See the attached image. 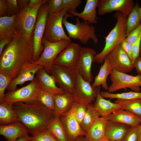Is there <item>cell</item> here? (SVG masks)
<instances>
[{"mask_svg":"<svg viewBox=\"0 0 141 141\" xmlns=\"http://www.w3.org/2000/svg\"><path fill=\"white\" fill-rule=\"evenodd\" d=\"M33 35L29 38L17 34L13 37L0 55V73L13 80L24 64L33 62Z\"/></svg>","mask_w":141,"mask_h":141,"instance_id":"6da1fadb","label":"cell"},{"mask_svg":"<svg viewBox=\"0 0 141 141\" xmlns=\"http://www.w3.org/2000/svg\"><path fill=\"white\" fill-rule=\"evenodd\" d=\"M13 106L19 121L32 135L48 128L55 117L54 111L37 99L25 103L17 102Z\"/></svg>","mask_w":141,"mask_h":141,"instance_id":"7a4b0ae2","label":"cell"},{"mask_svg":"<svg viewBox=\"0 0 141 141\" xmlns=\"http://www.w3.org/2000/svg\"><path fill=\"white\" fill-rule=\"evenodd\" d=\"M113 16L117 19L116 24L105 37V45L103 50L97 54L94 58V62L102 63L109 53L126 38V25L127 17L124 16L121 13L117 11Z\"/></svg>","mask_w":141,"mask_h":141,"instance_id":"3957f363","label":"cell"},{"mask_svg":"<svg viewBox=\"0 0 141 141\" xmlns=\"http://www.w3.org/2000/svg\"><path fill=\"white\" fill-rule=\"evenodd\" d=\"M68 17H73L71 14H67L63 17L62 24L65 26L69 37L74 39H78L84 44H86L90 39H91L94 44L98 42V39L95 34V27L90 24L88 21L80 22L79 18L76 17V23L74 25L68 22Z\"/></svg>","mask_w":141,"mask_h":141,"instance_id":"277c9868","label":"cell"},{"mask_svg":"<svg viewBox=\"0 0 141 141\" xmlns=\"http://www.w3.org/2000/svg\"><path fill=\"white\" fill-rule=\"evenodd\" d=\"M47 0L32 8L28 5L20 10L16 15L15 25L17 34L30 38L34 35V31L38 11Z\"/></svg>","mask_w":141,"mask_h":141,"instance_id":"5b68a950","label":"cell"},{"mask_svg":"<svg viewBox=\"0 0 141 141\" xmlns=\"http://www.w3.org/2000/svg\"><path fill=\"white\" fill-rule=\"evenodd\" d=\"M68 10L63 8L59 12L48 14L43 38L52 42L63 39L71 40L66 34L62 25L63 19L68 14Z\"/></svg>","mask_w":141,"mask_h":141,"instance_id":"8992f818","label":"cell"},{"mask_svg":"<svg viewBox=\"0 0 141 141\" xmlns=\"http://www.w3.org/2000/svg\"><path fill=\"white\" fill-rule=\"evenodd\" d=\"M71 40L62 39L56 42H52L43 38L42 43L44 46L43 50L38 60L32 63L43 66L49 74L54 61L59 54L72 43Z\"/></svg>","mask_w":141,"mask_h":141,"instance_id":"52a82bcc","label":"cell"},{"mask_svg":"<svg viewBox=\"0 0 141 141\" xmlns=\"http://www.w3.org/2000/svg\"><path fill=\"white\" fill-rule=\"evenodd\" d=\"M48 14L47 1L39 8L37 15L34 31L33 62L38 60L44 48L42 43L46 21Z\"/></svg>","mask_w":141,"mask_h":141,"instance_id":"ba28073f","label":"cell"},{"mask_svg":"<svg viewBox=\"0 0 141 141\" xmlns=\"http://www.w3.org/2000/svg\"><path fill=\"white\" fill-rule=\"evenodd\" d=\"M50 74L60 87L66 92L73 93L77 74L75 69L53 64Z\"/></svg>","mask_w":141,"mask_h":141,"instance_id":"9c48e42d","label":"cell"},{"mask_svg":"<svg viewBox=\"0 0 141 141\" xmlns=\"http://www.w3.org/2000/svg\"><path fill=\"white\" fill-rule=\"evenodd\" d=\"M110 74L112 83L109 87V92L111 93L127 88H130L136 92H140L141 90V74L133 76L114 70H112Z\"/></svg>","mask_w":141,"mask_h":141,"instance_id":"30bf717a","label":"cell"},{"mask_svg":"<svg viewBox=\"0 0 141 141\" xmlns=\"http://www.w3.org/2000/svg\"><path fill=\"white\" fill-rule=\"evenodd\" d=\"M37 79L35 77L27 85L5 94L4 101L13 104L18 102H27L37 99L40 89Z\"/></svg>","mask_w":141,"mask_h":141,"instance_id":"8fae6325","label":"cell"},{"mask_svg":"<svg viewBox=\"0 0 141 141\" xmlns=\"http://www.w3.org/2000/svg\"><path fill=\"white\" fill-rule=\"evenodd\" d=\"M78 102L75 100L70 109L60 117L65 129L68 141H76L78 137L85 136L86 134L81 128L76 118V109Z\"/></svg>","mask_w":141,"mask_h":141,"instance_id":"7c38bea8","label":"cell"},{"mask_svg":"<svg viewBox=\"0 0 141 141\" xmlns=\"http://www.w3.org/2000/svg\"><path fill=\"white\" fill-rule=\"evenodd\" d=\"M106 56L112 70L126 73L130 72L135 68L134 64L120 45L114 49Z\"/></svg>","mask_w":141,"mask_h":141,"instance_id":"4fadbf2b","label":"cell"},{"mask_svg":"<svg viewBox=\"0 0 141 141\" xmlns=\"http://www.w3.org/2000/svg\"><path fill=\"white\" fill-rule=\"evenodd\" d=\"M134 5L133 0H98L97 6L98 13L99 15H103L116 11L127 17Z\"/></svg>","mask_w":141,"mask_h":141,"instance_id":"5bb4252c","label":"cell"},{"mask_svg":"<svg viewBox=\"0 0 141 141\" xmlns=\"http://www.w3.org/2000/svg\"><path fill=\"white\" fill-rule=\"evenodd\" d=\"M101 86L93 87L77 73L73 93L75 100L79 102L91 104L95 101Z\"/></svg>","mask_w":141,"mask_h":141,"instance_id":"9a60e30c","label":"cell"},{"mask_svg":"<svg viewBox=\"0 0 141 141\" xmlns=\"http://www.w3.org/2000/svg\"><path fill=\"white\" fill-rule=\"evenodd\" d=\"M97 54L93 49L85 47L81 48L80 57L75 69L78 74L90 83L93 80L91 67Z\"/></svg>","mask_w":141,"mask_h":141,"instance_id":"2e32d148","label":"cell"},{"mask_svg":"<svg viewBox=\"0 0 141 141\" xmlns=\"http://www.w3.org/2000/svg\"><path fill=\"white\" fill-rule=\"evenodd\" d=\"M81 48L78 44L72 42L59 54L53 64L75 69L80 57Z\"/></svg>","mask_w":141,"mask_h":141,"instance_id":"e0dca14e","label":"cell"},{"mask_svg":"<svg viewBox=\"0 0 141 141\" xmlns=\"http://www.w3.org/2000/svg\"><path fill=\"white\" fill-rule=\"evenodd\" d=\"M44 68L41 65L27 62L21 67L16 77L13 79L7 88L8 91H13L17 89L18 85H22L26 82L32 81L35 75L39 69Z\"/></svg>","mask_w":141,"mask_h":141,"instance_id":"ac0fdd59","label":"cell"},{"mask_svg":"<svg viewBox=\"0 0 141 141\" xmlns=\"http://www.w3.org/2000/svg\"><path fill=\"white\" fill-rule=\"evenodd\" d=\"M40 89L54 95H62L65 93L63 89L56 85L54 77L49 74L44 68L39 69L36 74Z\"/></svg>","mask_w":141,"mask_h":141,"instance_id":"d6986e66","label":"cell"},{"mask_svg":"<svg viewBox=\"0 0 141 141\" xmlns=\"http://www.w3.org/2000/svg\"><path fill=\"white\" fill-rule=\"evenodd\" d=\"M131 127L126 124L107 120L105 131V137L110 140L123 141Z\"/></svg>","mask_w":141,"mask_h":141,"instance_id":"ffe728a7","label":"cell"},{"mask_svg":"<svg viewBox=\"0 0 141 141\" xmlns=\"http://www.w3.org/2000/svg\"><path fill=\"white\" fill-rule=\"evenodd\" d=\"M28 133L25 126L20 121L0 126V134L8 141H15L19 137Z\"/></svg>","mask_w":141,"mask_h":141,"instance_id":"44dd1931","label":"cell"},{"mask_svg":"<svg viewBox=\"0 0 141 141\" xmlns=\"http://www.w3.org/2000/svg\"><path fill=\"white\" fill-rule=\"evenodd\" d=\"M107 120L105 117L97 118L84 138V141H101L105 137V131Z\"/></svg>","mask_w":141,"mask_h":141,"instance_id":"7402d4cb","label":"cell"},{"mask_svg":"<svg viewBox=\"0 0 141 141\" xmlns=\"http://www.w3.org/2000/svg\"><path fill=\"white\" fill-rule=\"evenodd\" d=\"M107 120L126 124L131 126H138L141 119L127 110L120 109L105 117Z\"/></svg>","mask_w":141,"mask_h":141,"instance_id":"603a6c76","label":"cell"},{"mask_svg":"<svg viewBox=\"0 0 141 141\" xmlns=\"http://www.w3.org/2000/svg\"><path fill=\"white\" fill-rule=\"evenodd\" d=\"M75 101L72 93L66 92L62 95H55L54 111L55 117H60L68 111Z\"/></svg>","mask_w":141,"mask_h":141,"instance_id":"cb8c5ba5","label":"cell"},{"mask_svg":"<svg viewBox=\"0 0 141 141\" xmlns=\"http://www.w3.org/2000/svg\"><path fill=\"white\" fill-rule=\"evenodd\" d=\"M99 89L93 106L101 114V116L105 117L118 110L121 109L122 107L119 103H113L110 100L105 99L101 96L100 90Z\"/></svg>","mask_w":141,"mask_h":141,"instance_id":"d4e9b609","label":"cell"},{"mask_svg":"<svg viewBox=\"0 0 141 141\" xmlns=\"http://www.w3.org/2000/svg\"><path fill=\"white\" fill-rule=\"evenodd\" d=\"M98 0H87L83 11L81 13L76 11L72 12L73 15L81 18L90 24L97 23L96 8Z\"/></svg>","mask_w":141,"mask_h":141,"instance_id":"484cf974","label":"cell"},{"mask_svg":"<svg viewBox=\"0 0 141 141\" xmlns=\"http://www.w3.org/2000/svg\"><path fill=\"white\" fill-rule=\"evenodd\" d=\"M16 15L11 16L0 17V41L9 38H13L17 34L15 25Z\"/></svg>","mask_w":141,"mask_h":141,"instance_id":"4316f807","label":"cell"},{"mask_svg":"<svg viewBox=\"0 0 141 141\" xmlns=\"http://www.w3.org/2000/svg\"><path fill=\"white\" fill-rule=\"evenodd\" d=\"M13 104L4 101L0 102V123L1 125L9 124L19 121Z\"/></svg>","mask_w":141,"mask_h":141,"instance_id":"83f0119b","label":"cell"},{"mask_svg":"<svg viewBox=\"0 0 141 141\" xmlns=\"http://www.w3.org/2000/svg\"><path fill=\"white\" fill-rule=\"evenodd\" d=\"M109 63V60L107 56L105 57L104 63L100 68L98 74L94 78V81L91 86L93 87L102 85L105 90L108 91L109 87L107 82L108 76L110 74L112 70Z\"/></svg>","mask_w":141,"mask_h":141,"instance_id":"f1b7e54d","label":"cell"},{"mask_svg":"<svg viewBox=\"0 0 141 141\" xmlns=\"http://www.w3.org/2000/svg\"><path fill=\"white\" fill-rule=\"evenodd\" d=\"M141 24L140 7L137 1L128 16L126 25V37L133 30L138 28Z\"/></svg>","mask_w":141,"mask_h":141,"instance_id":"f546056e","label":"cell"},{"mask_svg":"<svg viewBox=\"0 0 141 141\" xmlns=\"http://www.w3.org/2000/svg\"><path fill=\"white\" fill-rule=\"evenodd\" d=\"M114 103L120 104L121 109L127 110L141 119V98L130 100L117 99Z\"/></svg>","mask_w":141,"mask_h":141,"instance_id":"4dcf8cb0","label":"cell"},{"mask_svg":"<svg viewBox=\"0 0 141 141\" xmlns=\"http://www.w3.org/2000/svg\"><path fill=\"white\" fill-rule=\"evenodd\" d=\"M47 128L58 141H68L65 129L60 117H55Z\"/></svg>","mask_w":141,"mask_h":141,"instance_id":"1f68e13d","label":"cell"},{"mask_svg":"<svg viewBox=\"0 0 141 141\" xmlns=\"http://www.w3.org/2000/svg\"><path fill=\"white\" fill-rule=\"evenodd\" d=\"M101 116V113L91 104L88 108L84 119L80 125L82 130L87 133L95 120Z\"/></svg>","mask_w":141,"mask_h":141,"instance_id":"d6a6232c","label":"cell"},{"mask_svg":"<svg viewBox=\"0 0 141 141\" xmlns=\"http://www.w3.org/2000/svg\"><path fill=\"white\" fill-rule=\"evenodd\" d=\"M102 97L110 99L116 98L125 100H130L141 98V92L130 91L121 93H113L103 91L100 93Z\"/></svg>","mask_w":141,"mask_h":141,"instance_id":"836d02e7","label":"cell"},{"mask_svg":"<svg viewBox=\"0 0 141 141\" xmlns=\"http://www.w3.org/2000/svg\"><path fill=\"white\" fill-rule=\"evenodd\" d=\"M55 96L53 94L40 89L38 93L37 100L48 108L54 111Z\"/></svg>","mask_w":141,"mask_h":141,"instance_id":"e575fe53","label":"cell"},{"mask_svg":"<svg viewBox=\"0 0 141 141\" xmlns=\"http://www.w3.org/2000/svg\"><path fill=\"white\" fill-rule=\"evenodd\" d=\"M30 141H58L47 128L30 136Z\"/></svg>","mask_w":141,"mask_h":141,"instance_id":"d590c367","label":"cell"},{"mask_svg":"<svg viewBox=\"0 0 141 141\" xmlns=\"http://www.w3.org/2000/svg\"><path fill=\"white\" fill-rule=\"evenodd\" d=\"M12 80L11 77L0 73V102L4 101L5 91Z\"/></svg>","mask_w":141,"mask_h":141,"instance_id":"8d00e7d4","label":"cell"},{"mask_svg":"<svg viewBox=\"0 0 141 141\" xmlns=\"http://www.w3.org/2000/svg\"><path fill=\"white\" fill-rule=\"evenodd\" d=\"M48 14L59 12L63 8V0H48Z\"/></svg>","mask_w":141,"mask_h":141,"instance_id":"74e56055","label":"cell"},{"mask_svg":"<svg viewBox=\"0 0 141 141\" xmlns=\"http://www.w3.org/2000/svg\"><path fill=\"white\" fill-rule=\"evenodd\" d=\"M91 104L78 102L76 109L77 119L80 125L83 120L87 109Z\"/></svg>","mask_w":141,"mask_h":141,"instance_id":"f35d334b","label":"cell"},{"mask_svg":"<svg viewBox=\"0 0 141 141\" xmlns=\"http://www.w3.org/2000/svg\"><path fill=\"white\" fill-rule=\"evenodd\" d=\"M139 136L138 126H131L123 141H139Z\"/></svg>","mask_w":141,"mask_h":141,"instance_id":"ab89813d","label":"cell"},{"mask_svg":"<svg viewBox=\"0 0 141 141\" xmlns=\"http://www.w3.org/2000/svg\"><path fill=\"white\" fill-rule=\"evenodd\" d=\"M81 0H63V8H67L68 13L70 14L76 11L77 8L81 5Z\"/></svg>","mask_w":141,"mask_h":141,"instance_id":"60d3db41","label":"cell"},{"mask_svg":"<svg viewBox=\"0 0 141 141\" xmlns=\"http://www.w3.org/2000/svg\"><path fill=\"white\" fill-rule=\"evenodd\" d=\"M7 5V14L8 16L16 15L20 11L17 0H6Z\"/></svg>","mask_w":141,"mask_h":141,"instance_id":"b9f144b4","label":"cell"},{"mask_svg":"<svg viewBox=\"0 0 141 141\" xmlns=\"http://www.w3.org/2000/svg\"><path fill=\"white\" fill-rule=\"evenodd\" d=\"M141 33V24L137 28L133 30L125 39L130 44H132L137 39Z\"/></svg>","mask_w":141,"mask_h":141,"instance_id":"7bdbcfd3","label":"cell"},{"mask_svg":"<svg viewBox=\"0 0 141 141\" xmlns=\"http://www.w3.org/2000/svg\"><path fill=\"white\" fill-rule=\"evenodd\" d=\"M141 36V33L137 39L132 45L133 54V63L136 59L139 56L140 43Z\"/></svg>","mask_w":141,"mask_h":141,"instance_id":"ee69618b","label":"cell"},{"mask_svg":"<svg viewBox=\"0 0 141 141\" xmlns=\"http://www.w3.org/2000/svg\"><path fill=\"white\" fill-rule=\"evenodd\" d=\"M120 45L133 63L132 45L129 44L125 39L121 43Z\"/></svg>","mask_w":141,"mask_h":141,"instance_id":"f6af8a7d","label":"cell"},{"mask_svg":"<svg viewBox=\"0 0 141 141\" xmlns=\"http://www.w3.org/2000/svg\"><path fill=\"white\" fill-rule=\"evenodd\" d=\"M7 8L6 1L0 0V16L7 14Z\"/></svg>","mask_w":141,"mask_h":141,"instance_id":"bcb514c9","label":"cell"},{"mask_svg":"<svg viewBox=\"0 0 141 141\" xmlns=\"http://www.w3.org/2000/svg\"><path fill=\"white\" fill-rule=\"evenodd\" d=\"M134 64L136 69L139 74H141V56H139L135 60Z\"/></svg>","mask_w":141,"mask_h":141,"instance_id":"7dc6e473","label":"cell"},{"mask_svg":"<svg viewBox=\"0 0 141 141\" xmlns=\"http://www.w3.org/2000/svg\"><path fill=\"white\" fill-rule=\"evenodd\" d=\"M13 38H9L0 41V55L1 54L5 46L11 42Z\"/></svg>","mask_w":141,"mask_h":141,"instance_id":"c3c4849f","label":"cell"},{"mask_svg":"<svg viewBox=\"0 0 141 141\" xmlns=\"http://www.w3.org/2000/svg\"><path fill=\"white\" fill-rule=\"evenodd\" d=\"M29 0H17L18 8L20 11L28 5Z\"/></svg>","mask_w":141,"mask_h":141,"instance_id":"681fc988","label":"cell"},{"mask_svg":"<svg viewBox=\"0 0 141 141\" xmlns=\"http://www.w3.org/2000/svg\"><path fill=\"white\" fill-rule=\"evenodd\" d=\"M44 0H30L28 3V6L32 8L42 3Z\"/></svg>","mask_w":141,"mask_h":141,"instance_id":"f907efd6","label":"cell"},{"mask_svg":"<svg viewBox=\"0 0 141 141\" xmlns=\"http://www.w3.org/2000/svg\"><path fill=\"white\" fill-rule=\"evenodd\" d=\"M30 138L27 133L19 137L15 141H29Z\"/></svg>","mask_w":141,"mask_h":141,"instance_id":"816d5d0a","label":"cell"},{"mask_svg":"<svg viewBox=\"0 0 141 141\" xmlns=\"http://www.w3.org/2000/svg\"><path fill=\"white\" fill-rule=\"evenodd\" d=\"M84 136H80L76 138V141H84Z\"/></svg>","mask_w":141,"mask_h":141,"instance_id":"f5cc1de1","label":"cell"},{"mask_svg":"<svg viewBox=\"0 0 141 141\" xmlns=\"http://www.w3.org/2000/svg\"><path fill=\"white\" fill-rule=\"evenodd\" d=\"M138 127L140 132V136L139 141H141V123Z\"/></svg>","mask_w":141,"mask_h":141,"instance_id":"db71d44e","label":"cell"},{"mask_svg":"<svg viewBox=\"0 0 141 141\" xmlns=\"http://www.w3.org/2000/svg\"><path fill=\"white\" fill-rule=\"evenodd\" d=\"M139 56H141V36L140 40V47L139 50Z\"/></svg>","mask_w":141,"mask_h":141,"instance_id":"11a10c76","label":"cell"},{"mask_svg":"<svg viewBox=\"0 0 141 141\" xmlns=\"http://www.w3.org/2000/svg\"><path fill=\"white\" fill-rule=\"evenodd\" d=\"M109 140L105 137L101 141H109Z\"/></svg>","mask_w":141,"mask_h":141,"instance_id":"9f6ffc18","label":"cell"},{"mask_svg":"<svg viewBox=\"0 0 141 141\" xmlns=\"http://www.w3.org/2000/svg\"><path fill=\"white\" fill-rule=\"evenodd\" d=\"M140 11L141 17V7H140Z\"/></svg>","mask_w":141,"mask_h":141,"instance_id":"6f0895ef","label":"cell"},{"mask_svg":"<svg viewBox=\"0 0 141 141\" xmlns=\"http://www.w3.org/2000/svg\"><path fill=\"white\" fill-rule=\"evenodd\" d=\"M109 141H112V140H109Z\"/></svg>","mask_w":141,"mask_h":141,"instance_id":"680465c9","label":"cell"},{"mask_svg":"<svg viewBox=\"0 0 141 141\" xmlns=\"http://www.w3.org/2000/svg\"></svg>","mask_w":141,"mask_h":141,"instance_id":"91938a15","label":"cell"}]
</instances>
